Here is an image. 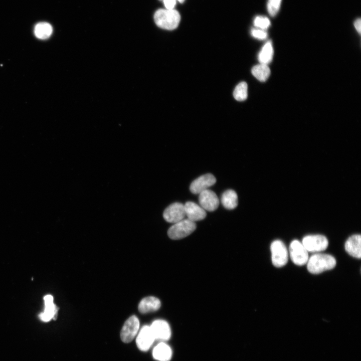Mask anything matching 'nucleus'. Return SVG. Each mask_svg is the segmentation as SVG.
Here are the masks:
<instances>
[{
    "label": "nucleus",
    "mask_w": 361,
    "mask_h": 361,
    "mask_svg": "<svg viewBox=\"0 0 361 361\" xmlns=\"http://www.w3.org/2000/svg\"><path fill=\"white\" fill-rule=\"evenodd\" d=\"M45 302L44 311L39 315L40 318L44 322H48L52 319H56L58 312L56 305L53 303V297L51 295L44 297Z\"/></svg>",
    "instance_id": "4468645a"
},
{
    "label": "nucleus",
    "mask_w": 361,
    "mask_h": 361,
    "mask_svg": "<svg viewBox=\"0 0 361 361\" xmlns=\"http://www.w3.org/2000/svg\"><path fill=\"white\" fill-rule=\"evenodd\" d=\"M233 96L234 98L239 101L246 99L248 96V86L246 82H242L235 87Z\"/></svg>",
    "instance_id": "4be33fe9"
},
{
    "label": "nucleus",
    "mask_w": 361,
    "mask_h": 361,
    "mask_svg": "<svg viewBox=\"0 0 361 361\" xmlns=\"http://www.w3.org/2000/svg\"><path fill=\"white\" fill-rule=\"evenodd\" d=\"M273 49L271 41H268L262 47L258 55V60L260 64L268 65L273 58Z\"/></svg>",
    "instance_id": "aec40b11"
},
{
    "label": "nucleus",
    "mask_w": 361,
    "mask_h": 361,
    "mask_svg": "<svg viewBox=\"0 0 361 361\" xmlns=\"http://www.w3.org/2000/svg\"><path fill=\"white\" fill-rule=\"evenodd\" d=\"M161 1H162V0H161ZM176 1H178L180 3H182L185 1V0H176Z\"/></svg>",
    "instance_id": "cd10ccee"
},
{
    "label": "nucleus",
    "mask_w": 361,
    "mask_h": 361,
    "mask_svg": "<svg viewBox=\"0 0 361 361\" xmlns=\"http://www.w3.org/2000/svg\"><path fill=\"white\" fill-rule=\"evenodd\" d=\"M155 340L164 341L168 340L171 336V330L168 323L165 320L157 319L150 325Z\"/></svg>",
    "instance_id": "1a4fd4ad"
},
{
    "label": "nucleus",
    "mask_w": 361,
    "mask_h": 361,
    "mask_svg": "<svg viewBox=\"0 0 361 361\" xmlns=\"http://www.w3.org/2000/svg\"><path fill=\"white\" fill-rule=\"evenodd\" d=\"M345 251L352 257H361V236L355 234L348 238L345 243Z\"/></svg>",
    "instance_id": "2eb2a0df"
},
{
    "label": "nucleus",
    "mask_w": 361,
    "mask_h": 361,
    "mask_svg": "<svg viewBox=\"0 0 361 361\" xmlns=\"http://www.w3.org/2000/svg\"><path fill=\"white\" fill-rule=\"evenodd\" d=\"M161 302L159 299L154 296L143 298L139 303L138 309L141 313L155 311L159 309Z\"/></svg>",
    "instance_id": "dca6fc26"
},
{
    "label": "nucleus",
    "mask_w": 361,
    "mask_h": 361,
    "mask_svg": "<svg viewBox=\"0 0 361 361\" xmlns=\"http://www.w3.org/2000/svg\"><path fill=\"white\" fill-rule=\"evenodd\" d=\"M289 254L292 261L299 266L307 263L309 258L308 251L302 243L297 240L292 241L290 243Z\"/></svg>",
    "instance_id": "0eeeda50"
},
{
    "label": "nucleus",
    "mask_w": 361,
    "mask_h": 361,
    "mask_svg": "<svg viewBox=\"0 0 361 361\" xmlns=\"http://www.w3.org/2000/svg\"><path fill=\"white\" fill-rule=\"evenodd\" d=\"M360 25H361V20H360V19H359V18L356 19L355 21V22H354V26L356 30L359 34H360V31H361Z\"/></svg>",
    "instance_id": "bb28decb"
},
{
    "label": "nucleus",
    "mask_w": 361,
    "mask_h": 361,
    "mask_svg": "<svg viewBox=\"0 0 361 361\" xmlns=\"http://www.w3.org/2000/svg\"><path fill=\"white\" fill-rule=\"evenodd\" d=\"M185 216L184 205L178 202L170 205L163 213V217L166 222L174 224L184 219Z\"/></svg>",
    "instance_id": "6e6552de"
},
{
    "label": "nucleus",
    "mask_w": 361,
    "mask_h": 361,
    "mask_svg": "<svg viewBox=\"0 0 361 361\" xmlns=\"http://www.w3.org/2000/svg\"><path fill=\"white\" fill-rule=\"evenodd\" d=\"M302 244L308 252H319L325 250L328 245L327 238L321 235H308L302 239Z\"/></svg>",
    "instance_id": "39448f33"
},
{
    "label": "nucleus",
    "mask_w": 361,
    "mask_h": 361,
    "mask_svg": "<svg viewBox=\"0 0 361 361\" xmlns=\"http://www.w3.org/2000/svg\"><path fill=\"white\" fill-rule=\"evenodd\" d=\"M139 329V321L135 315L129 317L124 323L121 332L120 337L124 343L131 342L136 336Z\"/></svg>",
    "instance_id": "423d86ee"
},
{
    "label": "nucleus",
    "mask_w": 361,
    "mask_h": 361,
    "mask_svg": "<svg viewBox=\"0 0 361 361\" xmlns=\"http://www.w3.org/2000/svg\"><path fill=\"white\" fill-rule=\"evenodd\" d=\"M153 18L158 27L167 30L176 28L180 20L179 13L174 9H158L155 12Z\"/></svg>",
    "instance_id": "f03ea898"
},
{
    "label": "nucleus",
    "mask_w": 361,
    "mask_h": 361,
    "mask_svg": "<svg viewBox=\"0 0 361 361\" xmlns=\"http://www.w3.org/2000/svg\"><path fill=\"white\" fill-rule=\"evenodd\" d=\"M307 268L312 274H319L333 269L336 265L335 259L331 255L317 253L308 258Z\"/></svg>",
    "instance_id": "f257e3e1"
},
{
    "label": "nucleus",
    "mask_w": 361,
    "mask_h": 361,
    "mask_svg": "<svg viewBox=\"0 0 361 361\" xmlns=\"http://www.w3.org/2000/svg\"><path fill=\"white\" fill-rule=\"evenodd\" d=\"M152 355L157 360L169 361L172 356V350L167 344L161 341L153 348Z\"/></svg>",
    "instance_id": "f3484780"
},
{
    "label": "nucleus",
    "mask_w": 361,
    "mask_h": 361,
    "mask_svg": "<svg viewBox=\"0 0 361 361\" xmlns=\"http://www.w3.org/2000/svg\"><path fill=\"white\" fill-rule=\"evenodd\" d=\"M164 5L167 10H172L174 9L176 0H162Z\"/></svg>",
    "instance_id": "a878e982"
},
{
    "label": "nucleus",
    "mask_w": 361,
    "mask_h": 361,
    "mask_svg": "<svg viewBox=\"0 0 361 361\" xmlns=\"http://www.w3.org/2000/svg\"><path fill=\"white\" fill-rule=\"evenodd\" d=\"M221 200L224 207L228 210L234 209L238 206L237 194L231 189L227 190L222 194Z\"/></svg>",
    "instance_id": "a211bd4d"
},
{
    "label": "nucleus",
    "mask_w": 361,
    "mask_h": 361,
    "mask_svg": "<svg viewBox=\"0 0 361 361\" xmlns=\"http://www.w3.org/2000/svg\"><path fill=\"white\" fill-rule=\"evenodd\" d=\"M272 262L276 267H281L288 261V251L286 246L280 240H275L271 244Z\"/></svg>",
    "instance_id": "20e7f679"
},
{
    "label": "nucleus",
    "mask_w": 361,
    "mask_h": 361,
    "mask_svg": "<svg viewBox=\"0 0 361 361\" xmlns=\"http://www.w3.org/2000/svg\"><path fill=\"white\" fill-rule=\"evenodd\" d=\"M251 72L253 75L261 82L266 81L270 74V69L268 65L262 64L254 66Z\"/></svg>",
    "instance_id": "412c9836"
},
{
    "label": "nucleus",
    "mask_w": 361,
    "mask_h": 361,
    "mask_svg": "<svg viewBox=\"0 0 361 361\" xmlns=\"http://www.w3.org/2000/svg\"><path fill=\"white\" fill-rule=\"evenodd\" d=\"M282 0H268L267 10L271 16H275L278 12Z\"/></svg>",
    "instance_id": "b1692460"
},
{
    "label": "nucleus",
    "mask_w": 361,
    "mask_h": 361,
    "mask_svg": "<svg viewBox=\"0 0 361 361\" xmlns=\"http://www.w3.org/2000/svg\"><path fill=\"white\" fill-rule=\"evenodd\" d=\"M196 229L195 222L184 219L171 226L168 230L167 235L172 240H179L190 235Z\"/></svg>",
    "instance_id": "7ed1b4c3"
},
{
    "label": "nucleus",
    "mask_w": 361,
    "mask_h": 361,
    "mask_svg": "<svg viewBox=\"0 0 361 361\" xmlns=\"http://www.w3.org/2000/svg\"><path fill=\"white\" fill-rule=\"evenodd\" d=\"M216 182V178L211 173L202 175L195 179L190 186V191L194 194H199L208 189Z\"/></svg>",
    "instance_id": "f8f14e48"
},
{
    "label": "nucleus",
    "mask_w": 361,
    "mask_h": 361,
    "mask_svg": "<svg viewBox=\"0 0 361 361\" xmlns=\"http://www.w3.org/2000/svg\"><path fill=\"white\" fill-rule=\"evenodd\" d=\"M252 36L259 40H264L267 37V33L265 30L260 29H253L251 30Z\"/></svg>",
    "instance_id": "393cba45"
},
{
    "label": "nucleus",
    "mask_w": 361,
    "mask_h": 361,
    "mask_svg": "<svg viewBox=\"0 0 361 361\" xmlns=\"http://www.w3.org/2000/svg\"><path fill=\"white\" fill-rule=\"evenodd\" d=\"M269 19L264 16H257L254 20V26L258 29L265 30L270 26Z\"/></svg>",
    "instance_id": "5701e85b"
},
{
    "label": "nucleus",
    "mask_w": 361,
    "mask_h": 361,
    "mask_svg": "<svg viewBox=\"0 0 361 361\" xmlns=\"http://www.w3.org/2000/svg\"><path fill=\"white\" fill-rule=\"evenodd\" d=\"M200 206L209 212L215 211L219 205V200L213 191L207 189L199 194Z\"/></svg>",
    "instance_id": "9b49d317"
},
{
    "label": "nucleus",
    "mask_w": 361,
    "mask_h": 361,
    "mask_svg": "<svg viewBox=\"0 0 361 361\" xmlns=\"http://www.w3.org/2000/svg\"><path fill=\"white\" fill-rule=\"evenodd\" d=\"M155 340L150 326H143L139 331L136 339L137 347L142 351H147Z\"/></svg>",
    "instance_id": "9d476101"
},
{
    "label": "nucleus",
    "mask_w": 361,
    "mask_h": 361,
    "mask_svg": "<svg viewBox=\"0 0 361 361\" xmlns=\"http://www.w3.org/2000/svg\"><path fill=\"white\" fill-rule=\"evenodd\" d=\"M186 216L190 220L196 222L204 219L207 215L206 211L200 206L193 202H187L184 205Z\"/></svg>",
    "instance_id": "ddd939ff"
},
{
    "label": "nucleus",
    "mask_w": 361,
    "mask_h": 361,
    "mask_svg": "<svg viewBox=\"0 0 361 361\" xmlns=\"http://www.w3.org/2000/svg\"><path fill=\"white\" fill-rule=\"evenodd\" d=\"M53 28L52 26L47 22H40L37 24L34 28L35 36L41 40L48 39L52 35Z\"/></svg>",
    "instance_id": "6ab92c4d"
}]
</instances>
